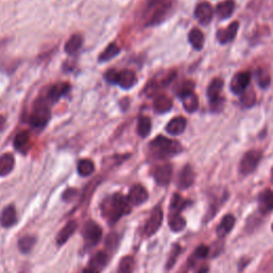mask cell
Returning <instances> with one entry per match:
<instances>
[{
	"mask_svg": "<svg viewBox=\"0 0 273 273\" xmlns=\"http://www.w3.org/2000/svg\"><path fill=\"white\" fill-rule=\"evenodd\" d=\"M95 170V166L94 162L90 159H81L78 162L77 166V171L80 176L83 177H88L90 176L91 174L94 172Z\"/></svg>",
	"mask_w": 273,
	"mask_h": 273,
	"instance_id": "34",
	"label": "cell"
},
{
	"mask_svg": "<svg viewBox=\"0 0 273 273\" xmlns=\"http://www.w3.org/2000/svg\"><path fill=\"white\" fill-rule=\"evenodd\" d=\"M121 52V49L119 46L115 44V43H111V44H109L106 49H105L100 58H98V61L100 62H107V61H110L111 59H113V58L117 57L119 54Z\"/></svg>",
	"mask_w": 273,
	"mask_h": 273,
	"instance_id": "30",
	"label": "cell"
},
{
	"mask_svg": "<svg viewBox=\"0 0 273 273\" xmlns=\"http://www.w3.org/2000/svg\"><path fill=\"white\" fill-rule=\"evenodd\" d=\"M83 273H101V272L96 270V269H94V268H92V267H88V268L84 269Z\"/></svg>",
	"mask_w": 273,
	"mask_h": 273,
	"instance_id": "45",
	"label": "cell"
},
{
	"mask_svg": "<svg viewBox=\"0 0 273 273\" xmlns=\"http://www.w3.org/2000/svg\"><path fill=\"white\" fill-rule=\"evenodd\" d=\"M149 148L156 158L164 159L182 152V145L176 140H171L164 136H158L150 142Z\"/></svg>",
	"mask_w": 273,
	"mask_h": 273,
	"instance_id": "3",
	"label": "cell"
},
{
	"mask_svg": "<svg viewBox=\"0 0 273 273\" xmlns=\"http://www.w3.org/2000/svg\"><path fill=\"white\" fill-rule=\"evenodd\" d=\"M78 194V190L74 189V188H68L64 193H63V200L66 202H72L75 196H77Z\"/></svg>",
	"mask_w": 273,
	"mask_h": 273,
	"instance_id": "44",
	"label": "cell"
},
{
	"mask_svg": "<svg viewBox=\"0 0 273 273\" xmlns=\"http://www.w3.org/2000/svg\"><path fill=\"white\" fill-rule=\"evenodd\" d=\"M235 217L231 216V214H226L221 220V222L218 225L217 228V235L220 238H223L226 235H229L231 233V231L233 230L235 225Z\"/></svg>",
	"mask_w": 273,
	"mask_h": 273,
	"instance_id": "23",
	"label": "cell"
},
{
	"mask_svg": "<svg viewBox=\"0 0 273 273\" xmlns=\"http://www.w3.org/2000/svg\"><path fill=\"white\" fill-rule=\"evenodd\" d=\"M162 221H164V211H162L161 207L157 206L150 212L147 221L144 225V235L147 237L155 235L160 229Z\"/></svg>",
	"mask_w": 273,
	"mask_h": 273,
	"instance_id": "7",
	"label": "cell"
},
{
	"mask_svg": "<svg viewBox=\"0 0 273 273\" xmlns=\"http://www.w3.org/2000/svg\"><path fill=\"white\" fill-rule=\"evenodd\" d=\"M204 34L199 29H192L189 33V42L196 50H201L204 46Z\"/></svg>",
	"mask_w": 273,
	"mask_h": 273,
	"instance_id": "29",
	"label": "cell"
},
{
	"mask_svg": "<svg viewBox=\"0 0 273 273\" xmlns=\"http://www.w3.org/2000/svg\"><path fill=\"white\" fill-rule=\"evenodd\" d=\"M241 104L246 107H251L256 102V95L253 90H246L241 93Z\"/></svg>",
	"mask_w": 273,
	"mask_h": 273,
	"instance_id": "39",
	"label": "cell"
},
{
	"mask_svg": "<svg viewBox=\"0 0 273 273\" xmlns=\"http://www.w3.org/2000/svg\"><path fill=\"white\" fill-rule=\"evenodd\" d=\"M208 270H209V268L207 266H203L202 268H200L196 271V273H208Z\"/></svg>",
	"mask_w": 273,
	"mask_h": 273,
	"instance_id": "47",
	"label": "cell"
},
{
	"mask_svg": "<svg viewBox=\"0 0 273 273\" xmlns=\"http://www.w3.org/2000/svg\"><path fill=\"white\" fill-rule=\"evenodd\" d=\"M118 75L119 72L115 71V69L111 68L105 73V79H106L107 83L109 84H117V81H118Z\"/></svg>",
	"mask_w": 273,
	"mask_h": 273,
	"instance_id": "42",
	"label": "cell"
},
{
	"mask_svg": "<svg viewBox=\"0 0 273 273\" xmlns=\"http://www.w3.org/2000/svg\"><path fill=\"white\" fill-rule=\"evenodd\" d=\"M29 142H30V133L28 131H21L14 139V147L20 152H25Z\"/></svg>",
	"mask_w": 273,
	"mask_h": 273,
	"instance_id": "28",
	"label": "cell"
},
{
	"mask_svg": "<svg viewBox=\"0 0 273 273\" xmlns=\"http://www.w3.org/2000/svg\"><path fill=\"white\" fill-rule=\"evenodd\" d=\"M108 263V254L104 251L97 252L89 261V267H92L98 271H102Z\"/></svg>",
	"mask_w": 273,
	"mask_h": 273,
	"instance_id": "26",
	"label": "cell"
},
{
	"mask_svg": "<svg viewBox=\"0 0 273 273\" xmlns=\"http://www.w3.org/2000/svg\"><path fill=\"white\" fill-rule=\"evenodd\" d=\"M119 243H120V236L118 234L111 233L108 235L107 239H106V248L108 251H110V252L117 251Z\"/></svg>",
	"mask_w": 273,
	"mask_h": 273,
	"instance_id": "40",
	"label": "cell"
},
{
	"mask_svg": "<svg viewBox=\"0 0 273 273\" xmlns=\"http://www.w3.org/2000/svg\"><path fill=\"white\" fill-rule=\"evenodd\" d=\"M175 76H176L175 72H169V73L157 75V76L148 84L145 91L147 92L148 95H153L157 91H159L160 89L165 88V86H167L168 84H170L171 81L175 78Z\"/></svg>",
	"mask_w": 273,
	"mask_h": 273,
	"instance_id": "8",
	"label": "cell"
},
{
	"mask_svg": "<svg viewBox=\"0 0 273 273\" xmlns=\"http://www.w3.org/2000/svg\"><path fill=\"white\" fill-rule=\"evenodd\" d=\"M195 174L192 168L190 166H186L182 170L178 177V187L181 189H187L192 186L194 183Z\"/></svg>",
	"mask_w": 273,
	"mask_h": 273,
	"instance_id": "20",
	"label": "cell"
},
{
	"mask_svg": "<svg viewBox=\"0 0 273 273\" xmlns=\"http://www.w3.org/2000/svg\"><path fill=\"white\" fill-rule=\"evenodd\" d=\"M186 126H187V121L183 117H177L172 119L169 123H168L166 129L167 131L170 133V135H181L186 129Z\"/></svg>",
	"mask_w": 273,
	"mask_h": 273,
	"instance_id": "22",
	"label": "cell"
},
{
	"mask_svg": "<svg viewBox=\"0 0 273 273\" xmlns=\"http://www.w3.org/2000/svg\"><path fill=\"white\" fill-rule=\"evenodd\" d=\"M195 17L201 24L207 25L211 21L213 16V9L208 2H201L195 8Z\"/></svg>",
	"mask_w": 273,
	"mask_h": 273,
	"instance_id": "13",
	"label": "cell"
},
{
	"mask_svg": "<svg viewBox=\"0 0 273 273\" xmlns=\"http://www.w3.org/2000/svg\"><path fill=\"white\" fill-rule=\"evenodd\" d=\"M272 231H273V224H272Z\"/></svg>",
	"mask_w": 273,
	"mask_h": 273,
	"instance_id": "49",
	"label": "cell"
},
{
	"mask_svg": "<svg viewBox=\"0 0 273 273\" xmlns=\"http://www.w3.org/2000/svg\"><path fill=\"white\" fill-rule=\"evenodd\" d=\"M37 243V238L34 236H30V235H27L21 237V239L19 240V248H20V251L22 254H28L32 251L33 247L36 246Z\"/></svg>",
	"mask_w": 273,
	"mask_h": 273,
	"instance_id": "32",
	"label": "cell"
},
{
	"mask_svg": "<svg viewBox=\"0 0 273 273\" xmlns=\"http://www.w3.org/2000/svg\"><path fill=\"white\" fill-rule=\"evenodd\" d=\"M179 253H181V248H179L178 246H175L173 248L172 250V252L170 254V257H169V260H168V263H167V267H168V269H170L173 267V265L175 264V261L177 259V256L179 255Z\"/></svg>",
	"mask_w": 273,
	"mask_h": 273,
	"instance_id": "41",
	"label": "cell"
},
{
	"mask_svg": "<svg viewBox=\"0 0 273 273\" xmlns=\"http://www.w3.org/2000/svg\"><path fill=\"white\" fill-rule=\"evenodd\" d=\"M223 88V80L220 78H216L211 81V84H209L207 90V96L209 101L212 103V106H217L218 104L221 103V97H220V93Z\"/></svg>",
	"mask_w": 273,
	"mask_h": 273,
	"instance_id": "15",
	"label": "cell"
},
{
	"mask_svg": "<svg viewBox=\"0 0 273 273\" xmlns=\"http://www.w3.org/2000/svg\"><path fill=\"white\" fill-rule=\"evenodd\" d=\"M131 206H140L144 204L145 202L148 200V192L141 185H135L132 186L131 189L129 190V193L127 195Z\"/></svg>",
	"mask_w": 273,
	"mask_h": 273,
	"instance_id": "9",
	"label": "cell"
},
{
	"mask_svg": "<svg viewBox=\"0 0 273 273\" xmlns=\"http://www.w3.org/2000/svg\"><path fill=\"white\" fill-rule=\"evenodd\" d=\"M150 129H152V122L147 118V117H140L138 120V126H137V130L139 136L142 138H147Z\"/></svg>",
	"mask_w": 273,
	"mask_h": 273,
	"instance_id": "35",
	"label": "cell"
},
{
	"mask_svg": "<svg viewBox=\"0 0 273 273\" xmlns=\"http://www.w3.org/2000/svg\"><path fill=\"white\" fill-rule=\"evenodd\" d=\"M258 207L263 213L273 210V192L269 189L264 190L258 196Z\"/></svg>",
	"mask_w": 273,
	"mask_h": 273,
	"instance_id": "19",
	"label": "cell"
},
{
	"mask_svg": "<svg viewBox=\"0 0 273 273\" xmlns=\"http://www.w3.org/2000/svg\"><path fill=\"white\" fill-rule=\"evenodd\" d=\"M173 106V102L169 96L167 95H158L154 101V109L158 113H166L170 111Z\"/></svg>",
	"mask_w": 273,
	"mask_h": 273,
	"instance_id": "24",
	"label": "cell"
},
{
	"mask_svg": "<svg viewBox=\"0 0 273 273\" xmlns=\"http://www.w3.org/2000/svg\"><path fill=\"white\" fill-rule=\"evenodd\" d=\"M20 273H25V272H24V271H21V272H20Z\"/></svg>",
	"mask_w": 273,
	"mask_h": 273,
	"instance_id": "48",
	"label": "cell"
},
{
	"mask_svg": "<svg viewBox=\"0 0 273 273\" xmlns=\"http://www.w3.org/2000/svg\"><path fill=\"white\" fill-rule=\"evenodd\" d=\"M15 166V158L12 154L5 153L0 156V176H7L13 171Z\"/></svg>",
	"mask_w": 273,
	"mask_h": 273,
	"instance_id": "21",
	"label": "cell"
},
{
	"mask_svg": "<svg viewBox=\"0 0 273 273\" xmlns=\"http://www.w3.org/2000/svg\"><path fill=\"white\" fill-rule=\"evenodd\" d=\"M137 84V76L130 69H124L119 73L117 84L120 85L122 89L129 90Z\"/></svg>",
	"mask_w": 273,
	"mask_h": 273,
	"instance_id": "16",
	"label": "cell"
},
{
	"mask_svg": "<svg viewBox=\"0 0 273 273\" xmlns=\"http://www.w3.org/2000/svg\"><path fill=\"white\" fill-rule=\"evenodd\" d=\"M176 0H149L142 11L145 27L156 26L166 21L175 8Z\"/></svg>",
	"mask_w": 273,
	"mask_h": 273,
	"instance_id": "2",
	"label": "cell"
},
{
	"mask_svg": "<svg viewBox=\"0 0 273 273\" xmlns=\"http://www.w3.org/2000/svg\"><path fill=\"white\" fill-rule=\"evenodd\" d=\"M83 236L84 240V247L86 249L94 248L100 243L103 237V229L93 220H89L84 225Z\"/></svg>",
	"mask_w": 273,
	"mask_h": 273,
	"instance_id": "5",
	"label": "cell"
},
{
	"mask_svg": "<svg viewBox=\"0 0 273 273\" xmlns=\"http://www.w3.org/2000/svg\"><path fill=\"white\" fill-rule=\"evenodd\" d=\"M209 253V248L207 246L202 245L200 247H197L196 250L193 253V257H195L196 259H201V258H205Z\"/></svg>",
	"mask_w": 273,
	"mask_h": 273,
	"instance_id": "43",
	"label": "cell"
},
{
	"mask_svg": "<svg viewBox=\"0 0 273 273\" xmlns=\"http://www.w3.org/2000/svg\"><path fill=\"white\" fill-rule=\"evenodd\" d=\"M77 228H78V224L75 221L67 222L64 226H63L56 237L57 245L61 247L64 245V243H66L69 238H71V236L76 231Z\"/></svg>",
	"mask_w": 273,
	"mask_h": 273,
	"instance_id": "17",
	"label": "cell"
},
{
	"mask_svg": "<svg viewBox=\"0 0 273 273\" xmlns=\"http://www.w3.org/2000/svg\"><path fill=\"white\" fill-rule=\"evenodd\" d=\"M17 222L16 208L13 204L4 207L0 212V225L4 229H10Z\"/></svg>",
	"mask_w": 273,
	"mask_h": 273,
	"instance_id": "12",
	"label": "cell"
},
{
	"mask_svg": "<svg viewBox=\"0 0 273 273\" xmlns=\"http://www.w3.org/2000/svg\"><path fill=\"white\" fill-rule=\"evenodd\" d=\"M256 79H257V83L259 84V86L261 88H267L271 83V77H270V74L265 71V69H258L257 73H256Z\"/></svg>",
	"mask_w": 273,
	"mask_h": 273,
	"instance_id": "38",
	"label": "cell"
},
{
	"mask_svg": "<svg viewBox=\"0 0 273 273\" xmlns=\"http://www.w3.org/2000/svg\"><path fill=\"white\" fill-rule=\"evenodd\" d=\"M50 103L46 98H39L33 106L30 117V124L34 128L42 129L50 120Z\"/></svg>",
	"mask_w": 273,
	"mask_h": 273,
	"instance_id": "4",
	"label": "cell"
},
{
	"mask_svg": "<svg viewBox=\"0 0 273 273\" xmlns=\"http://www.w3.org/2000/svg\"><path fill=\"white\" fill-rule=\"evenodd\" d=\"M133 270H135V259L130 255H127L120 260L118 273H133Z\"/></svg>",
	"mask_w": 273,
	"mask_h": 273,
	"instance_id": "36",
	"label": "cell"
},
{
	"mask_svg": "<svg viewBox=\"0 0 273 273\" xmlns=\"http://www.w3.org/2000/svg\"><path fill=\"white\" fill-rule=\"evenodd\" d=\"M4 126H5V118L2 117V115H0V132L4 129Z\"/></svg>",
	"mask_w": 273,
	"mask_h": 273,
	"instance_id": "46",
	"label": "cell"
},
{
	"mask_svg": "<svg viewBox=\"0 0 273 273\" xmlns=\"http://www.w3.org/2000/svg\"><path fill=\"white\" fill-rule=\"evenodd\" d=\"M182 102L187 112H194L199 108V98L194 94V92L182 97Z\"/></svg>",
	"mask_w": 273,
	"mask_h": 273,
	"instance_id": "33",
	"label": "cell"
},
{
	"mask_svg": "<svg viewBox=\"0 0 273 273\" xmlns=\"http://www.w3.org/2000/svg\"><path fill=\"white\" fill-rule=\"evenodd\" d=\"M194 83L191 80H185L181 84H178L177 86V90H176V94L179 97H184L185 95L190 94V93H192L194 90Z\"/></svg>",
	"mask_w": 273,
	"mask_h": 273,
	"instance_id": "37",
	"label": "cell"
},
{
	"mask_svg": "<svg viewBox=\"0 0 273 273\" xmlns=\"http://www.w3.org/2000/svg\"><path fill=\"white\" fill-rule=\"evenodd\" d=\"M84 43V40L83 37L79 36V34H74L69 40L66 42L65 44V52L67 55H74L76 54V52L81 48V46H83Z\"/></svg>",
	"mask_w": 273,
	"mask_h": 273,
	"instance_id": "27",
	"label": "cell"
},
{
	"mask_svg": "<svg viewBox=\"0 0 273 273\" xmlns=\"http://www.w3.org/2000/svg\"><path fill=\"white\" fill-rule=\"evenodd\" d=\"M71 89V85L69 84H65V83H60L54 84L49 89L47 95H46V100H47L50 104L56 103L60 100V97H62L64 94L69 91Z\"/></svg>",
	"mask_w": 273,
	"mask_h": 273,
	"instance_id": "14",
	"label": "cell"
},
{
	"mask_svg": "<svg viewBox=\"0 0 273 273\" xmlns=\"http://www.w3.org/2000/svg\"><path fill=\"white\" fill-rule=\"evenodd\" d=\"M251 81V74L249 72H241L236 74L231 83V90L235 94H241L245 92Z\"/></svg>",
	"mask_w": 273,
	"mask_h": 273,
	"instance_id": "11",
	"label": "cell"
},
{
	"mask_svg": "<svg viewBox=\"0 0 273 273\" xmlns=\"http://www.w3.org/2000/svg\"><path fill=\"white\" fill-rule=\"evenodd\" d=\"M172 173H173V169H172L171 165H169V164L162 165V166L157 167L154 170L153 177L157 185L165 187V186H168L171 182Z\"/></svg>",
	"mask_w": 273,
	"mask_h": 273,
	"instance_id": "10",
	"label": "cell"
},
{
	"mask_svg": "<svg viewBox=\"0 0 273 273\" xmlns=\"http://www.w3.org/2000/svg\"><path fill=\"white\" fill-rule=\"evenodd\" d=\"M261 159V152L257 149L249 150L245 154L240 161L239 170L242 175H249L256 169Z\"/></svg>",
	"mask_w": 273,
	"mask_h": 273,
	"instance_id": "6",
	"label": "cell"
},
{
	"mask_svg": "<svg viewBox=\"0 0 273 273\" xmlns=\"http://www.w3.org/2000/svg\"><path fill=\"white\" fill-rule=\"evenodd\" d=\"M131 205L127 199L121 193H113L108 195L101 203V212L103 218L110 224L113 225L119 220L131 211Z\"/></svg>",
	"mask_w": 273,
	"mask_h": 273,
	"instance_id": "1",
	"label": "cell"
},
{
	"mask_svg": "<svg viewBox=\"0 0 273 273\" xmlns=\"http://www.w3.org/2000/svg\"><path fill=\"white\" fill-rule=\"evenodd\" d=\"M234 9H235L234 0H225V1L220 2L217 5L216 12L220 20H226L233 14Z\"/></svg>",
	"mask_w": 273,
	"mask_h": 273,
	"instance_id": "25",
	"label": "cell"
},
{
	"mask_svg": "<svg viewBox=\"0 0 273 273\" xmlns=\"http://www.w3.org/2000/svg\"><path fill=\"white\" fill-rule=\"evenodd\" d=\"M238 28H239V24H238L237 21H234L231 22L228 28L220 29L217 33V38L219 40V42L222 44H226L231 42V41H233L238 32Z\"/></svg>",
	"mask_w": 273,
	"mask_h": 273,
	"instance_id": "18",
	"label": "cell"
},
{
	"mask_svg": "<svg viewBox=\"0 0 273 273\" xmlns=\"http://www.w3.org/2000/svg\"><path fill=\"white\" fill-rule=\"evenodd\" d=\"M186 220L181 216V213H170L169 226L173 231H182L186 228Z\"/></svg>",
	"mask_w": 273,
	"mask_h": 273,
	"instance_id": "31",
	"label": "cell"
}]
</instances>
